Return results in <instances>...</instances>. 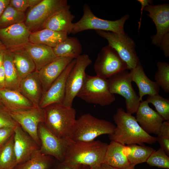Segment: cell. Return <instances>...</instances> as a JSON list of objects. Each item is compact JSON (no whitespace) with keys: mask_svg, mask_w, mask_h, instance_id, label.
<instances>
[{"mask_svg":"<svg viewBox=\"0 0 169 169\" xmlns=\"http://www.w3.org/2000/svg\"><path fill=\"white\" fill-rule=\"evenodd\" d=\"M14 149L17 165L29 160L40 152V146L19 125L14 129Z\"/></svg>","mask_w":169,"mask_h":169,"instance_id":"15","label":"cell"},{"mask_svg":"<svg viewBox=\"0 0 169 169\" xmlns=\"http://www.w3.org/2000/svg\"><path fill=\"white\" fill-rule=\"evenodd\" d=\"M70 6L67 5L51 15L43 24L41 28L53 31L71 33L75 18L70 10Z\"/></svg>","mask_w":169,"mask_h":169,"instance_id":"20","label":"cell"},{"mask_svg":"<svg viewBox=\"0 0 169 169\" xmlns=\"http://www.w3.org/2000/svg\"><path fill=\"white\" fill-rule=\"evenodd\" d=\"M135 166L134 164H130L128 166L124 169H135Z\"/></svg>","mask_w":169,"mask_h":169,"instance_id":"47","label":"cell"},{"mask_svg":"<svg viewBox=\"0 0 169 169\" xmlns=\"http://www.w3.org/2000/svg\"><path fill=\"white\" fill-rule=\"evenodd\" d=\"M115 127L110 122L87 113L76 120L70 139L74 141H92L100 135L111 134Z\"/></svg>","mask_w":169,"mask_h":169,"instance_id":"4","label":"cell"},{"mask_svg":"<svg viewBox=\"0 0 169 169\" xmlns=\"http://www.w3.org/2000/svg\"><path fill=\"white\" fill-rule=\"evenodd\" d=\"M3 66L5 77V88L19 90L22 79L16 70L10 50L6 49L5 51Z\"/></svg>","mask_w":169,"mask_h":169,"instance_id":"28","label":"cell"},{"mask_svg":"<svg viewBox=\"0 0 169 169\" xmlns=\"http://www.w3.org/2000/svg\"><path fill=\"white\" fill-rule=\"evenodd\" d=\"M155 107L156 112L164 120H169V100L159 94L148 95L146 100Z\"/></svg>","mask_w":169,"mask_h":169,"instance_id":"34","label":"cell"},{"mask_svg":"<svg viewBox=\"0 0 169 169\" xmlns=\"http://www.w3.org/2000/svg\"><path fill=\"white\" fill-rule=\"evenodd\" d=\"M76 59L66 80L65 93L62 104L67 107H72L73 100L84 83L86 68L92 62L86 54L80 55Z\"/></svg>","mask_w":169,"mask_h":169,"instance_id":"9","label":"cell"},{"mask_svg":"<svg viewBox=\"0 0 169 169\" xmlns=\"http://www.w3.org/2000/svg\"><path fill=\"white\" fill-rule=\"evenodd\" d=\"M138 1L141 4V18L140 19V22L139 23V28H140V26H141V15L142 14V11L143 9V8H144L147 5H148L149 3H151L152 4V1L151 0H138Z\"/></svg>","mask_w":169,"mask_h":169,"instance_id":"44","label":"cell"},{"mask_svg":"<svg viewBox=\"0 0 169 169\" xmlns=\"http://www.w3.org/2000/svg\"><path fill=\"white\" fill-rule=\"evenodd\" d=\"M155 151L150 146L134 144L125 146V153L130 164L136 165L146 162Z\"/></svg>","mask_w":169,"mask_h":169,"instance_id":"30","label":"cell"},{"mask_svg":"<svg viewBox=\"0 0 169 169\" xmlns=\"http://www.w3.org/2000/svg\"><path fill=\"white\" fill-rule=\"evenodd\" d=\"M18 125L11 116L10 112L4 107H0V128H15Z\"/></svg>","mask_w":169,"mask_h":169,"instance_id":"38","label":"cell"},{"mask_svg":"<svg viewBox=\"0 0 169 169\" xmlns=\"http://www.w3.org/2000/svg\"><path fill=\"white\" fill-rule=\"evenodd\" d=\"M14 149V134L0 148V169H13L17 166Z\"/></svg>","mask_w":169,"mask_h":169,"instance_id":"31","label":"cell"},{"mask_svg":"<svg viewBox=\"0 0 169 169\" xmlns=\"http://www.w3.org/2000/svg\"><path fill=\"white\" fill-rule=\"evenodd\" d=\"M125 146L113 141L108 145L103 163L118 169H124L130 164L125 153Z\"/></svg>","mask_w":169,"mask_h":169,"instance_id":"25","label":"cell"},{"mask_svg":"<svg viewBox=\"0 0 169 169\" xmlns=\"http://www.w3.org/2000/svg\"><path fill=\"white\" fill-rule=\"evenodd\" d=\"M53 49L57 57H70L74 59L81 55L82 51L80 43L75 37H68Z\"/></svg>","mask_w":169,"mask_h":169,"instance_id":"29","label":"cell"},{"mask_svg":"<svg viewBox=\"0 0 169 169\" xmlns=\"http://www.w3.org/2000/svg\"><path fill=\"white\" fill-rule=\"evenodd\" d=\"M74 59L70 57H57L38 71L43 94Z\"/></svg>","mask_w":169,"mask_h":169,"instance_id":"19","label":"cell"},{"mask_svg":"<svg viewBox=\"0 0 169 169\" xmlns=\"http://www.w3.org/2000/svg\"><path fill=\"white\" fill-rule=\"evenodd\" d=\"M0 101L9 112L24 111L34 107L19 90L4 88L0 90Z\"/></svg>","mask_w":169,"mask_h":169,"instance_id":"21","label":"cell"},{"mask_svg":"<svg viewBox=\"0 0 169 169\" xmlns=\"http://www.w3.org/2000/svg\"><path fill=\"white\" fill-rule=\"evenodd\" d=\"M107 79L110 92L124 98L126 112L132 115L136 113L141 102L132 86L129 72L127 70L120 71Z\"/></svg>","mask_w":169,"mask_h":169,"instance_id":"7","label":"cell"},{"mask_svg":"<svg viewBox=\"0 0 169 169\" xmlns=\"http://www.w3.org/2000/svg\"><path fill=\"white\" fill-rule=\"evenodd\" d=\"M77 96L86 102L103 106L110 105L115 100V95L109 90L107 79L86 74Z\"/></svg>","mask_w":169,"mask_h":169,"instance_id":"5","label":"cell"},{"mask_svg":"<svg viewBox=\"0 0 169 169\" xmlns=\"http://www.w3.org/2000/svg\"><path fill=\"white\" fill-rule=\"evenodd\" d=\"M156 141L159 143L160 148L169 156V122L163 121L159 133L157 135Z\"/></svg>","mask_w":169,"mask_h":169,"instance_id":"37","label":"cell"},{"mask_svg":"<svg viewBox=\"0 0 169 169\" xmlns=\"http://www.w3.org/2000/svg\"><path fill=\"white\" fill-rule=\"evenodd\" d=\"M52 163L50 156L39 152L29 160L17 165L13 169H49Z\"/></svg>","mask_w":169,"mask_h":169,"instance_id":"32","label":"cell"},{"mask_svg":"<svg viewBox=\"0 0 169 169\" xmlns=\"http://www.w3.org/2000/svg\"><path fill=\"white\" fill-rule=\"evenodd\" d=\"M31 33L24 23L16 24L0 29V40L6 49L12 50L29 43Z\"/></svg>","mask_w":169,"mask_h":169,"instance_id":"17","label":"cell"},{"mask_svg":"<svg viewBox=\"0 0 169 169\" xmlns=\"http://www.w3.org/2000/svg\"><path fill=\"white\" fill-rule=\"evenodd\" d=\"M14 129L11 128H0V148L14 134Z\"/></svg>","mask_w":169,"mask_h":169,"instance_id":"40","label":"cell"},{"mask_svg":"<svg viewBox=\"0 0 169 169\" xmlns=\"http://www.w3.org/2000/svg\"><path fill=\"white\" fill-rule=\"evenodd\" d=\"M10 0H0V17L9 4Z\"/></svg>","mask_w":169,"mask_h":169,"instance_id":"43","label":"cell"},{"mask_svg":"<svg viewBox=\"0 0 169 169\" xmlns=\"http://www.w3.org/2000/svg\"><path fill=\"white\" fill-rule=\"evenodd\" d=\"M108 145L99 140L74 141L69 138L63 162L95 167L103 162Z\"/></svg>","mask_w":169,"mask_h":169,"instance_id":"2","label":"cell"},{"mask_svg":"<svg viewBox=\"0 0 169 169\" xmlns=\"http://www.w3.org/2000/svg\"><path fill=\"white\" fill-rule=\"evenodd\" d=\"M135 117L142 129L149 134H159L164 121L161 117L151 108L146 100L140 102Z\"/></svg>","mask_w":169,"mask_h":169,"instance_id":"18","label":"cell"},{"mask_svg":"<svg viewBox=\"0 0 169 169\" xmlns=\"http://www.w3.org/2000/svg\"><path fill=\"white\" fill-rule=\"evenodd\" d=\"M157 70L155 74L156 82L165 93L169 92V64L165 62H158Z\"/></svg>","mask_w":169,"mask_h":169,"instance_id":"35","label":"cell"},{"mask_svg":"<svg viewBox=\"0 0 169 169\" xmlns=\"http://www.w3.org/2000/svg\"><path fill=\"white\" fill-rule=\"evenodd\" d=\"M76 61V59H74L43 93L39 105L40 107L44 109L51 104L63 103L65 93L66 79Z\"/></svg>","mask_w":169,"mask_h":169,"instance_id":"16","label":"cell"},{"mask_svg":"<svg viewBox=\"0 0 169 169\" xmlns=\"http://www.w3.org/2000/svg\"><path fill=\"white\" fill-rule=\"evenodd\" d=\"M6 49L0 50V68L3 65L4 55Z\"/></svg>","mask_w":169,"mask_h":169,"instance_id":"46","label":"cell"},{"mask_svg":"<svg viewBox=\"0 0 169 169\" xmlns=\"http://www.w3.org/2000/svg\"><path fill=\"white\" fill-rule=\"evenodd\" d=\"M66 33L53 31L47 28L31 32L29 42L44 44L54 48L68 37Z\"/></svg>","mask_w":169,"mask_h":169,"instance_id":"26","label":"cell"},{"mask_svg":"<svg viewBox=\"0 0 169 169\" xmlns=\"http://www.w3.org/2000/svg\"><path fill=\"white\" fill-rule=\"evenodd\" d=\"M0 104H1V102H0ZM1 105H2V104H1Z\"/></svg>","mask_w":169,"mask_h":169,"instance_id":"49","label":"cell"},{"mask_svg":"<svg viewBox=\"0 0 169 169\" xmlns=\"http://www.w3.org/2000/svg\"><path fill=\"white\" fill-rule=\"evenodd\" d=\"M25 18L24 12L18 11L9 4L0 17V29L24 23Z\"/></svg>","mask_w":169,"mask_h":169,"instance_id":"33","label":"cell"},{"mask_svg":"<svg viewBox=\"0 0 169 169\" xmlns=\"http://www.w3.org/2000/svg\"><path fill=\"white\" fill-rule=\"evenodd\" d=\"M38 135L41 143L40 153L53 156L63 162L64 159L69 138L58 137L47 128L44 123L39 125Z\"/></svg>","mask_w":169,"mask_h":169,"instance_id":"13","label":"cell"},{"mask_svg":"<svg viewBox=\"0 0 169 169\" xmlns=\"http://www.w3.org/2000/svg\"><path fill=\"white\" fill-rule=\"evenodd\" d=\"M5 88V80L3 65L0 68V90Z\"/></svg>","mask_w":169,"mask_h":169,"instance_id":"42","label":"cell"},{"mask_svg":"<svg viewBox=\"0 0 169 169\" xmlns=\"http://www.w3.org/2000/svg\"><path fill=\"white\" fill-rule=\"evenodd\" d=\"M97 33L105 39L108 45L114 48L126 63L128 69L135 68L140 62L135 50L134 41L127 34L110 31L95 30Z\"/></svg>","mask_w":169,"mask_h":169,"instance_id":"8","label":"cell"},{"mask_svg":"<svg viewBox=\"0 0 169 169\" xmlns=\"http://www.w3.org/2000/svg\"><path fill=\"white\" fill-rule=\"evenodd\" d=\"M40 0H10L9 4L16 10L24 12L29 7L38 5Z\"/></svg>","mask_w":169,"mask_h":169,"instance_id":"39","label":"cell"},{"mask_svg":"<svg viewBox=\"0 0 169 169\" xmlns=\"http://www.w3.org/2000/svg\"><path fill=\"white\" fill-rule=\"evenodd\" d=\"M83 14L77 22L73 23L71 33H77L88 30L110 31L117 33H124V25L130 16L126 14L121 18L114 21L100 18L96 16L87 4L83 6Z\"/></svg>","mask_w":169,"mask_h":169,"instance_id":"6","label":"cell"},{"mask_svg":"<svg viewBox=\"0 0 169 169\" xmlns=\"http://www.w3.org/2000/svg\"><path fill=\"white\" fill-rule=\"evenodd\" d=\"M90 167L85 165H73L64 162H61L58 169H90Z\"/></svg>","mask_w":169,"mask_h":169,"instance_id":"41","label":"cell"},{"mask_svg":"<svg viewBox=\"0 0 169 169\" xmlns=\"http://www.w3.org/2000/svg\"><path fill=\"white\" fill-rule=\"evenodd\" d=\"M90 169H118L112 167L104 163L95 167L90 168Z\"/></svg>","mask_w":169,"mask_h":169,"instance_id":"45","label":"cell"},{"mask_svg":"<svg viewBox=\"0 0 169 169\" xmlns=\"http://www.w3.org/2000/svg\"><path fill=\"white\" fill-rule=\"evenodd\" d=\"M23 48L33 59L37 71L57 57L53 48L44 44L29 42Z\"/></svg>","mask_w":169,"mask_h":169,"instance_id":"24","label":"cell"},{"mask_svg":"<svg viewBox=\"0 0 169 169\" xmlns=\"http://www.w3.org/2000/svg\"><path fill=\"white\" fill-rule=\"evenodd\" d=\"M68 4L67 0H42L30 10L24 23L31 32L36 31L54 13Z\"/></svg>","mask_w":169,"mask_h":169,"instance_id":"11","label":"cell"},{"mask_svg":"<svg viewBox=\"0 0 169 169\" xmlns=\"http://www.w3.org/2000/svg\"><path fill=\"white\" fill-rule=\"evenodd\" d=\"M10 50L15 66L22 79L36 70L34 62L23 47Z\"/></svg>","mask_w":169,"mask_h":169,"instance_id":"27","label":"cell"},{"mask_svg":"<svg viewBox=\"0 0 169 169\" xmlns=\"http://www.w3.org/2000/svg\"><path fill=\"white\" fill-rule=\"evenodd\" d=\"M116 124L114 132L109 135L111 141L125 146L136 144H151L156 142V137L145 132L137 122L135 117L125 112L122 108L118 109L113 116Z\"/></svg>","mask_w":169,"mask_h":169,"instance_id":"1","label":"cell"},{"mask_svg":"<svg viewBox=\"0 0 169 169\" xmlns=\"http://www.w3.org/2000/svg\"><path fill=\"white\" fill-rule=\"evenodd\" d=\"M13 119L40 146L38 136L39 125L44 123L45 119L44 109L39 106L33 107L24 111L10 112Z\"/></svg>","mask_w":169,"mask_h":169,"instance_id":"12","label":"cell"},{"mask_svg":"<svg viewBox=\"0 0 169 169\" xmlns=\"http://www.w3.org/2000/svg\"><path fill=\"white\" fill-rule=\"evenodd\" d=\"M129 73L132 81L134 82L138 87L140 102L145 95L158 94L160 87L155 81L151 80L146 76L140 62L135 68L130 70Z\"/></svg>","mask_w":169,"mask_h":169,"instance_id":"23","label":"cell"},{"mask_svg":"<svg viewBox=\"0 0 169 169\" xmlns=\"http://www.w3.org/2000/svg\"><path fill=\"white\" fill-rule=\"evenodd\" d=\"M44 109L47 128L59 138H70L76 120L75 110L62 104H51Z\"/></svg>","mask_w":169,"mask_h":169,"instance_id":"3","label":"cell"},{"mask_svg":"<svg viewBox=\"0 0 169 169\" xmlns=\"http://www.w3.org/2000/svg\"><path fill=\"white\" fill-rule=\"evenodd\" d=\"M19 91L34 107L39 106L43 92L38 71L35 70L22 79Z\"/></svg>","mask_w":169,"mask_h":169,"instance_id":"22","label":"cell"},{"mask_svg":"<svg viewBox=\"0 0 169 169\" xmlns=\"http://www.w3.org/2000/svg\"><path fill=\"white\" fill-rule=\"evenodd\" d=\"M94 67L96 75L105 79L119 72L128 69L126 63L109 45L103 47L99 53Z\"/></svg>","mask_w":169,"mask_h":169,"instance_id":"10","label":"cell"},{"mask_svg":"<svg viewBox=\"0 0 169 169\" xmlns=\"http://www.w3.org/2000/svg\"><path fill=\"white\" fill-rule=\"evenodd\" d=\"M143 9L149 13L147 15L152 19L156 29V34L151 37V43L159 46L163 38L169 35V5L149 3Z\"/></svg>","mask_w":169,"mask_h":169,"instance_id":"14","label":"cell"},{"mask_svg":"<svg viewBox=\"0 0 169 169\" xmlns=\"http://www.w3.org/2000/svg\"><path fill=\"white\" fill-rule=\"evenodd\" d=\"M3 49H6L0 40V50Z\"/></svg>","mask_w":169,"mask_h":169,"instance_id":"48","label":"cell"},{"mask_svg":"<svg viewBox=\"0 0 169 169\" xmlns=\"http://www.w3.org/2000/svg\"><path fill=\"white\" fill-rule=\"evenodd\" d=\"M146 162L151 166L169 169V156L160 147L151 155Z\"/></svg>","mask_w":169,"mask_h":169,"instance_id":"36","label":"cell"}]
</instances>
